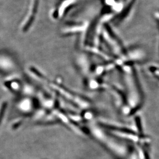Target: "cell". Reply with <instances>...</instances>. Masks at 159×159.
<instances>
[{
    "mask_svg": "<svg viewBox=\"0 0 159 159\" xmlns=\"http://www.w3.org/2000/svg\"><path fill=\"white\" fill-rule=\"evenodd\" d=\"M38 4L39 0H31L29 8L30 11L27 12L26 15L24 17V19L23 20L21 24V29L23 32L28 31V30L33 24L38 10Z\"/></svg>",
    "mask_w": 159,
    "mask_h": 159,
    "instance_id": "obj_1",
    "label": "cell"
}]
</instances>
